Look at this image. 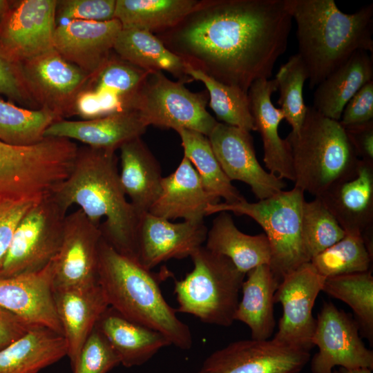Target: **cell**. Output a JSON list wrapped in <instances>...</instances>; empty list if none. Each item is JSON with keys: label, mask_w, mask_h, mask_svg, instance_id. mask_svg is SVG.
I'll return each mask as SVG.
<instances>
[{"label": "cell", "mask_w": 373, "mask_h": 373, "mask_svg": "<svg viewBox=\"0 0 373 373\" xmlns=\"http://www.w3.org/2000/svg\"><path fill=\"white\" fill-rule=\"evenodd\" d=\"M373 120V80L363 85L346 104L340 124L343 126Z\"/></svg>", "instance_id": "cell-45"}, {"label": "cell", "mask_w": 373, "mask_h": 373, "mask_svg": "<svg viewBox=\"0 0 373 373\" xmlns=\"http://www.w3.org/2000/svg\"><path fill=\"white\" fill-rule=\"evenodd\" d=\"M219 200L207 191L195 168L184 156L177 169L162 178L160 193L149 212L169 220L202 221L207 207Z\"/></svg>", "instance_id": "cell-25"}, {"label": "cell", "mask_w": 373, "mask_h": 373, "mask_svg": "<svg viewBox=\"0 0 373 373\" xmlns=\"http://www.w3.org/2000/svg\"><path fill=\"white\" fill-rule=\"evenodd\" d=\"M197 0H116L114 18L122 29L158 33L170 29L199 7Z\"/></svg>", "instance_id": "cell-33"}, {"label": "cell", "mask_w": 373, "mask_h": 373, "mask_svg": "<svg viewBox=\"0 0 373 373\" xmlns=\"http://www.w3.org/2000/svg\"><path fill=\"white\" fill-rule=\"evenodd\" d=\"M102 233L78 209L67 214L60 248L52 260L55 290L97 282Z\"/></svg>", "instance_id": "cell-16"}, {"label": "cell", "mask_w": 373, "mask_h": 373, "mask_svg": "<svg viewBox=\"0 0 373 373\" xmlns=\"http://www.w3.org/2000/svg\"><path fill=\"white\" fill-rule=\"evenodd\" d=\"M116 0L57 1L56 21H106L115 19Z\"/></svg>", "instance_id": "cell-43"}, {"label": "cell", "mask_w": 373, "mask_h": 373, "mask_svg": "<svg viewBox=\"0 0 373 373\" xmlns=\"http://www.w3.org/2000/svg\"><path fill=\"white\" fill-rule=\"evenodd\" d=\"M122 29L116 19L106 21H66L56 26L53 48L92 79L113 51Z\"/></svg>", "instance_id": "cell-20"}, {"label": "cell", "mask_w": 373, "mask_h": 373, "mask_svg": "<svg viewBox=\"0 0 373 373\" xmlns=\"http://www.w3.org/2000/svg\"><path fill=\"white\" fill-rule=\"evenodd\" d=\"M218 213L208 229L206 248L229 258L245 275L259 265H269L271 250L265 233L246 234L237 228L229 212Z\"/></svg>", "instance_id": "cell-30"}, {"label": "cell", "mask_w": 373, "mask_h": 373, "mask_svg": "<svg viewBox=\"0 0 373 373\" xmlns=\"http://www.w3.org/2000/svg\"><path fill=\"white\" fill-rule=\"evenodd\" d=\"M355 319L325 302L316 319L312 343L318 351L311 361L312 373H332L336 366L352 369H373V352L367 349L359 336Z\"/></svg>", "instance_id": "cell-12"}, {"label": "cell", "mask_w": 373, "mask_h": 373, "mask_svg": "<svg viewBox=\"0 0 373 373\" xmlns=\"http://www.w3.org/2000/svg\"><path fill=\"white\" fill-rule=\"evenodd\" d=\"M150 72L111 53L90 80L88 88L115 93L123 99L125 108L126 103L136 93Z\"/></svg>", "instance_id": "cell-41"}, {"label": "cell", "mask_w": 373, "mask_h": 373, "mask_svg": "<svg viewBox=\"0 0 373 373\" xmlns=\"http://www.w3.org/2000/svg\"><path fill=\"white\" fill-rule=\"evenodd\" d=\"M95 327L104 335L126 367L144 365L171 345L162 333L133 321L108 306Z\"/></svg>", "instance_id": "cell-26"}, {"label": "cell", "mask_w": 373, "mask_h": 373, "mask_svg": "<svg viewBox=\"0 0 373 373\" xmlns=\"http://www.w3.org/2000/svg\"><path fill=\"white\" fill-rule=\"evenodd\" d=\"M74 112L84 119L105 116L99 93L90 88L83 90L76 98Z\"/></svg>", "instance_id": "cell-49"}, {"label": "cell", "mask_w": 373, "mask_h": 373, "mask_svg": "<svg viewBox=\"0 0 373 373\" xmlns=\"http://www.w3.org/2000/svg\"><path fill=\"white\" fill-rule=\"evenodd\" d=\"M279 91L278 104L285 119L291 127V132L300 130L305 117L307 106L303 99V86L308 75L306 68L296 53L283 64L274 78Z\"/></svg>", "instance_id": "cell-39"}, {"label": "cell", "mask_w": 373, "mask_h": 373, "mask_svg": "<svg viewBox=\"0 0 373 373\" xmlns=\"http://www.w3.org/2000/svg\"><path fill=\"white\" fill-rule=\"evenodd\" d=\"M345 233L364 234L373 227V162L359 160L355 173L318 197Z\"/></svg>", "instance_id": "cell-22"}, {"label": "cell", "mask_w": 373, "mask_h": 373, "mask_svg": "<svg viewBox=\"0 0 373 373\" xmlns=\"http://www.w3.org/2000/svg\"><path fill=\"white\" fill-rule=\"evenodd\" d=\"M304 193L294 186L256 202H249L244 198L233 203L211 204L206 209V216L227 211L247 216L255 220L264 230L269 244V266L281 280L301 265L310 262L301 233Z\"/></svg>", "instance_id": "cell-8"}, {"label": "cell", "mask_w": 373, "mask_h": 373, "mask_svg": "<svg viewBox=\"0 0 373 373\" xmlns=\"http://www.w3.org/2000/svg\"><path fill=\"white\" fill-rule=\"evenodd\" d=\"M32 327H34L0 307V350L19 338Z\"/></svg>", "instance_id": "cell-48"}, {"label": "cell", "mask_w": 373, "mask_h": 373, "mask_svg": "<svg viewBox=\"0 0 373 373\" xmlns=\"http://www.w3.org/2000/svg\"><path fill=\"white\" fill-rule=\"evenodd\" d=\"M208 229L202 221L173 223L145 212L137 231V261L151 270L171 259L190 257L206 241Z\"/></svg>", "instance_id": "cell-18"}, {"label": "cell", "mask_w": 373, "mask_h": 373, "mask_svg": "<svg viewBox=\"0 0 373 373\" xmlns=\"http://www.w3.org/2000/svg\"><path fill=\"white\" fill-rule=\"evenodd\" d=\"M190 258L193 269L183 279L174 282L176 312L193 315L207 324L231 326L245 274L229 258L204 245Z\"/></svg>", "instance_id": "cell-7"}, {"label": "cell", "mask_w": 373, "mask_h": 373, "mask_svg": "<svg viewBox=\"0 0 373 373\" xmlns=\"http://www.w3.org/2000/svg\"><path fill=\"white\" fill-rule=\"evenodd\" d=\"M147 126L135 111L124 109L92 119H61L52 123L44 137L77 140L95 149L116 151L126 142L141 137Z\"/></svg>", "instance_id": "cell-23"}, {"label": "cell", "mask_w": 373, "mask_h": 373, "mask_svg": "<svg viewBox=\"0 0 373 373\" xmlns=\"http://www.w3.org/2000/svg\"><path fill=\"white\" fill-rule=\"evenodd\" d=\"M119 150V178L125 194L140 215L149 212L161 190L160 163L141 137L126 142Z\"/></svg>", "instance_id": "cell-27"}, {"label": "cell", "mask_w": 373, "mask_h": 373, "mask_svg": "<svg viewBox=\"0 0 373 373\" xmlns=\"http://www.w3.org/2000/svg\"><path fill=\"white\" fill-rule=\"evenodd\" d=\"M120 361L104 335L95 327L73 366V373H108Z\"/></svg>", "instance_id": "cell-42"}, {"label": "cell", "mask_w": 373, "mask_h": 373, "mask_svg": "<svg viewBox=\"0 0 373 373\" xmlns=\"http://www.w3.org/2000/svg\"><path fill=\"white\" fill-rule=\"evenodd\" d=\"M184 84L151 71L124 109L136 111L147 126L184 128L208 137L218 123L206 109L208 93L191 92Z\"/></svg>", "instance_id": "cell-9"}, {"label": "cell", "mask_w": 373, "mask_h": 373, "mask_svg": "<svg viewBox=\"0 0 373 373\" xmlns=\"http://www.w3.org/2000/svg\"><path fill=\"white\" fill-rule=\"evenodd\" d=\"M285 139L291 151L294 186L315 198L356 170L360 159L344 127L312 106L298 132H290Z\"/></svg>", "instance_id": "cell-5"}, {"label": "cell", "mask_w": 373, "mask_h": 373, "mask_svg": "<svg viewBox=\"0 0 373 373\" xmlns=\"http://www.w3.org/2000/svg\"><path fill=\"white\" fill-rule=\"evenodd\" d=\"M56 0L13 1L0 29V56L16 64L53 48Z\"/></svg>", "instance_id": "cell-15"}, {"label": "cell", "mask_w": 373, "mask_h": 373, "mask_svg": "<svg viewBox=\"0 0 373 373\" xmlns=\"http://www.w3.org/2000/svg\"><path fill=\"white\" fill-rule=\"evenodd\" d=\"M242 298L238 304L234 321L250 329L252 339L267 340L274 330V296L280 280L269 265H259L246 274Z\"/></svg>", "instance_id": "cell-28"}, {"label": "cell", "mask_w": 373, "mask_h": 373, "mask_svg": "<svg viewBox=\"0 0 373 373\" xmlns=\"http://www.w3.org/2000/svg\"><path fill=\"white\" fill-rule=\"evenodd\" d=\"M116 151L78 147L71 171L52 195L68 211L77 204L99 227L102 238L119 253L137 260L140 215L126 198Z\"/></svg>", "instance_id": "cell-2"}, {"label": "cell", "mask_w": 373, "mask_h": 373, "mask_svg": "<svg viewBox=\"0 0 373 373\" xmlns=\"http://www.w3.org/2000/svg\"><path fill=\"white\" fill-rule=\"evenodd\" d=\"M309 359V351L273 338H251L216 350L197 373H300Z\"/></svg>", "instance_id": "cell-13"}, {"label": "cell", "mask_w": 373, "mask_h": 373, "mask_svg": "<svg viewBox=\"0 0 373 373\" xmlns=\"http://www.w3.org/2000/svg\"><path fill=\"white\" fill-rule=\"evenodd\" d=\"M344 128L358 157L373 162V120Z\"/></svg>", "instance_id": "cell-47"}, {"label": "cell", "mask_w": 373, "mask_h": 373, "mask_svg": "<svg viewBox=\"0 0 373 373\" xmlns=\"http://www.w3.org/2000/svg\"><path fill=\"white\" fill-rule=\"evenodd\" d=\"M15 65L35 107L50 110L61 119L75 115L76 98L91 80L55 49Z\"/></svg>", "instance_id": "cell-11"}, {"label": "cell", "mask_w": 373, "mask_h": 373, "mask_svg": "<svg viewBox=\"0 0 373 373\" xmlns=\"http://www.w3.org/2000/svg\"><path fill=\"white\" fill-rule=\"evenodd\" d=\"M338 373H372V370L367 367H357L345 369L341 367Z\"/></svg>", "instance_id": "cell-51"}, {"label": "cell", "mask_w": 373, "mask_h": 373, "mask_svg": "<svg viewBox=\"0 0 373 373\" xmlns=\"http://www.w3.org/2000/svg\"><path fill=\"white\" fill-rule=\"evenodd\" d=\"M325 278L310 262L283 277L274 296L275 303L283 307L274 341L307 351L313 347L316 319L312 309Z\"/></svg>", "instance_id": "cell-14"}, {"label": "cell", "mask_w": 373, "mask_h": 373, "mask_svg": "<svg viewBox=\"0 0 373 373\" xmlns=\"http://www.w3.org/2000/svg\"><path fill=\"white\" fill-rule=\"evenodd\" d=\"M332 373H338V371H336V370H334V371H333V372H332Z\"/></svg>", "instance_id": "cell-52"}, {"label": "cell", "mask_w": 373, "mask_h": 373, "mask_svg": "<svg viewBox=\"0 0 373 373\" xmlns=\"http://www.w3.org/2000/svg\"><path fill=\"white\" fill-rule=\"evenodd\" d=\"M301 233L304 249L310 261L343 238L345 231L322 201L315 198L303 202Z\"/></svg>", "instance_id": "cell-40"}, {"label": "cell", "mask_w": 373, "mask_h": 373, "mask_svg": "<svg viewBox=\"0 0 373 373\" xmlns=\"http://www.w3.org/2000/svg\"><path fill=\"white\" fill-rule=\"evenodd\" d=\"M185 71L192 79L204 84L209 97V106L222 123L246 131H256L247 93L224 84L185 62Z\"/></svg>", "instance_id": "cell-36"}, {"label": "cell", "mask_w": 373, "mask_h": 373, "mask_svg": "<svg viewBox=\"0 0 373 373\" xmlns=\"http://www.w3.org/2000/svg\"><path fill=\"white\" fill-rule=\"evenodd\" d=\"M13 1L0 0V29L4 23Z\"/></svg>", "instance_id": "cell-50"}, {"label": "cell", "mask_w": 373, "mask_h": 373, "mask_svg": "<svg viewBox=\"0 0 373 373\" xmlns=\"http://www.w3.org/2000/svg\"><path fill=\"white\" fill-rule=\"evenodd\" d=\"M322 291L347 304L359 330L373 341V276L371 270L326 278Z\"/></svg>", "instance_id": "cell-35"}, {"label": "cell", "mask_w": 373, "mask_h": 373, "mask_svg": "<svg viewBox=\"0 0 373 373\" xmlns=\"http://www.w3.org/2000/svg\"><path fill=\"white\" fill-rule=\"evenodd\" d=\"M67 211L52 194L37 201L19 222L0 270V278L39 271L61 246Z\"/></svg>", "instance_id": "cell-10"}, {"label": "cell", "mask_w": 373, "mask_h": 373, "mask_svg": "<svg viewBox=\"0 0 373 373\" xmlns=\"http://www.w3.org/2000/svg\"><path fill=\"white\" fill-rule=\"evenodd\" d=\"M277 90L275 79L255 81L248 90L250 109L256 131L262 138L263 162L267 171L281 180L294 182L295 177L289 146L278 133L280 122L285 119L280 108L271 102L272 94Z\"/></svg>", "instance_id": "cell-24"}, {"label": "cell", "mask_w": 373, "mask_h": 373, "mask_svg": "<svg viewBox=\"0 0 373 373\" xmlns=\"http://www.w3.org/2000/svg\"><path fill=\"white\" fill-rule=\"evenodd\" d=\"M291 22L286 0H206L155 35L192 67L248 93L255 81L272 76Z\"/></svg>", "instance_id": "cell-1"}, {"label": "cell", "mask_w": 373, "mask_h": 373, "mask_svg": "<svg viewBox=\"0 0 373 373\" xmlns=\"http://www.w3.org/2000/svg\"><path fill=\"white\" fill-rule=\"evenodd\" d=\"M97 281L110 307L126 318L162 333L171 345L184 350L191 348L190 328L165 300L153 273L137 260L117 251L102 237Z\"/></svg>", "instance_id": "cell-4"}, {"label": "cell", "mask_w": 373, "mask_h": 373, "mask_svg": "<svg viewBox=\"0 0 373 373\" xmlns=\"http://www.w3.org/2000/svg\"><path fill=\"white\" fill-rule=\"evenodd\" d=\"M0 307L31 327L63 335L55 305L52 261L37 271L0 278Z\"/></svg>", "instance_id": "cell-19"}, {"label": "cell", "mask_w": 373, "mask_h": 373, "mask_svg": "<svg viewBox=\"0 0 373 373\" xmlns=\"http://www.w3.org/2000/svg\"><path fill=\"white\" fill-rule=\"evenodd\" d=\"M0 94L12 102L35 107L19 79L16 66L0 56Z\"/></svg>", "instance_id": "cell-46"}, {"label": "cell", "mask_w": 373, "mask_h": 373, "mask_svg": "<svg viewBox=\"0 0 373 373\" xmlns=\"http://www.w3.org/2000/svg\"><path fill=\"white\" fill-rule=\"evenodd\" d=\"M176 132L181 140L184 156L195 168L207 192L222 198L227 203L244 198L222 171L206 135L184 128Z\"/></svg>", "instance_id": "cell-34"}, {"label": "cell", "mask_w": 373, "mask_h": 373, "mask_svg": "<svg viewBox=\"0 0 373 373\" xmlns=\"http://www.w3.org/2000/svg\"><path fill=\"white\" fill-rule=\"evenodd\" d=\"M39 200H6L0 201V270L19 222L27 211Z\"/></svg>", "instance_id": "cell-44"}, {"label": "cell", "mask_w": 373, "mask_h": 373, "mask_svg": "<svg viewBox=\"0 0 373 373\" xmlns=\"http://www.w3.org/2000/svg\"><path fill=\"white\" fill-rule=\"evenodd\" d=\"M372 80V57L367 51H357L316 87L312 106L323 116L339 121L346 104Z\"/></svg>", "instance_id": "cell-31"}, {"label": "cell", "mask_w": 373, "mask_h": 373, "mask_svg": "<svg viewBox=\"0 0 373 373\" xmlns=\"http://www.w3.org/2000/svg\"><path fill=\"white\" fill-rule=\"evenodd\" d=\"M372 256L362 234L345 233L343 238L310 260L316 271L325 278L370 270Z\"/></svg>", "instance_id": "cell-38"}, {"label": "cell", "mask_w": 373, "mask_h": 373, "mask_svg": "<svg viewBox=\"0 0 373 373\" xmlns=\"http://www.w3.org/2000/svg\"><path fill=\"white\" fill-rule=\"evenodd\" d=\"M77 149L65 138L45 137L26 146L0 141V201L52 194L69 175Z\"/></svg>", "instance_id": "cell-6"}, {"label": "cell", "mask_w": 373, "mask_h": 373, "mask_svg": "<svg viewBox=\"0 0 373 373\" xmlns=\"http://www.w3.org/2000/svg\"><path fill=\"white\" fill-rule=\"evenodd\" d=\"M207 137L229 180L248 184L257 199L269 198L285 188L283 180L258 161L250 132L218 122Z\"/></svg>", "instance_id": "cell-17"}, {"label": "cell", "mask_w": 373, "mask_h": 373, "mask_svg": "<svg viewBox=\"0 0 373 373\" xmlns=\"http://www.w3.org/2000/svg\"><path fill=\"white\" fill-rule=\"evenodd\" d=\"M54 300L67 343V356L73 367L84 344L109 305L98 281L55 290Z\"/></svg>", "instance_id": "cell-21"}, {"label": "cell", "mask_w": 373, "mask_h": 373, "mask_svg": "<svg viewBox=\"0 0 373 373\" xmlns=\"http://www.w3.org/2000/svg\"><path fill=\"white\" fill-rule=\"evenodd\" d=\"M120 58L148 71H166L184 83L185 61L168 49L155 34L139 29H122L113 46Z\"/></svg>", "instance_id": "cell-32"}, {"label": "cell", "mask_w": 373, "mask_h": 373, "mask_svg": "<svg viewBox=\"0 0 373 373\" xmlns=\"http://www.w3.org/2000/svg\"><path fill=\"white\" fill-rule=\"evenodd\" d=\"M64 336L45 327H34L0 350V373H38L67 356Z\"/></svg>", "instance_id": "cell-29"}, {"label": "cell", "mask_w": 373, "mask_h": 373, "mask_svg": "<svg viewBox=\"0 0 373 373\" xmlns=\"http://www.w3.org/2000/svg\"><path fill=\"white\" fill-rule=\"evenodd\" d=\"M61 119L50 110L23 108L0 99V141L18 146L37 144L45 138L46 130Z\"/></svg>", "instance_id": "cell-37"}, {"label": "cell", "mask_w": 373, "mask_h": 373, "mask_svg": "<svg viewBox=\"0 0 373 373\" xmlns=\"http://www.w3.org/2000/svg\"><path fill=\"white\" fill-rule=\"evenodd\" d=\"M296 25L298 55L313 89L356 52H373V4L347 14L334 0H286Z\"/></svg>", "instance_id": "cell-3"}]
</instances>
